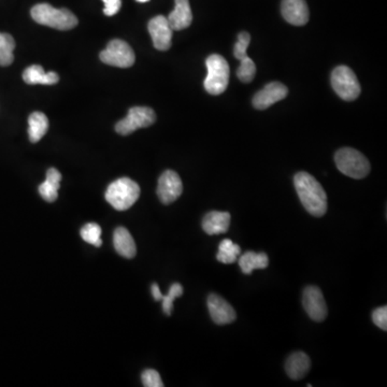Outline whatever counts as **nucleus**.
<instances>
[{
  "instance_id": "obj_1",
  "label": "nucleus",
  "mask_w": 387,
  "mask_h": 387,
  "mask_svg": "<svg viewBox=\"0 0 387 387\" xmlns=\"http://www.w3.org/2000/svg\"><path fill=\"white\" fill-rule=\"evenodd\" d=\"M294 184L305 209L315 218L325 215L327 195L319 181L308 172H301L296 174Z\"/></svg>"
},
{
  "instance_id": "obj_2",
  "label": "nucleus",
  "mask_w": 387,
  "mask_h": 387,
  "mask_svg": "<svg viewBox=\"0 0 387 387\" xmlns=\"http://www.w3.org/2000/svg\"><path fill=\"white\" fill-rule=\"evenodd\" d=\"M33 21L59 31H70L77 25V19L68 9H56L49 3L36 5L31 11Z\"/></svg>"
},
{
  "instance_id": "obj_3",
  "label": "nucleus",
  "mask_w": 387,
  "mask_h": 387,
  "mask_svg": "<svg viewBox=\"0 0 387 387\" xmlns=\"http://www.w3.org/2000/svg\"><path fill=\"white\" fill-rule=\"evenodd\" d=\"M107 202L118 211H126L140 197V186L129 178L114 181L107 188Z\"/></svg>"
},
{
  "instance_id": "obj_4",
  "label": "nucleus",
  "mask_w": 387,
  "mask_h": 387,
  "mask_svg": "<svg viewBox=\"0 0 387 387\" xmlns=\"http://www.w3.org/2000/svg\"><path fill=\"white\" fill-rule=\"evenodd\" d=\"M206 75L204 85L206 92L218 96L225 92L229 83V66L227 61L218 54L210 55L206 61Z\"/></svg>"
},
{
  "instance_id": "obj_5",
  "label": "nucleus",
  "mask_w": 387,
  "mask_h": 387,
  "mask_svg": "<svg viewBox=\"0 0 387 387\" xmlns=\"http://www.w3.org/2000/svg\"><path fill=\"white\" fill-rule=\"evenodd\" d=\"M339 172L353 179H364L370 172V162L364 154L352 148H343L335 154Z\"/></svg>"
},
{
  "instance_id": "obj_6",
  "label": "nucleus",
  "mask_w": 387,
  "mask_h": 387,
  "mask_svg": "<svg viewBox=\"0 0 387 387\" xmlns=\"http://www.w3.org/2000/svg\"><path fill=\"white\" fill-rule=\"evenodd\" d=\"M331 85L335 94L345 101H353L361 95V84L356 75L347 66H339L331 73Z\"/></svg>"
},
{
  "instance_id": "obj_7",
  "label": "nucleus",
  "mask_w": 387,
  "mask_h": 387,
  "mask_svg": "<svg viewBox=\"0 0 387 387\" xmlns=\"http://www.w3.org/2000/svg\"><path fill=\"white\" fill-rule=\"evenodd\" d=\"M103 63L119 68H128L132 67L136 61L134 51L129 47L128 43L120 39H114L107 45L99 55Z\"/></svg>"
},
{
  "instance_id": "obj_8",
  "label": "nucleus",
  "mask_w": 387,
  "mask_h": 387,
  "mask_svg": "<svg viewBox=\"0 0 387 387\" xmlns=\"http://www.w3.org/2000/svg\"><path fill=\"white\" fill-rule=\"evenodd\" d=\"M156 121V114L149 107H132L129 109L126 118L115 125V130L122 136L132 134L139 128L151 126Z\"/></svg>"
},
{
  "instance_id": "obj_9",
  "label": "nucleus",
  "mask_w": 387,
  "mask_h": 387,
  "mask_svg": "<svg viewBox=\"0 0 387 387\" xmlns=\"http://www.w3.org/2000/svg\"><path fill=\"white\" fill-rule=\"evenodd\" d=\"M303 303L310 319L315 321H323L326 319L328 310L324 295L319 287H305L303 291Z\"/></svg>"
},
{
  "instance_id": "obj_10",
  "label": "nucleus",
  "mask_w": 387,
  "mask_h": 387,
  "mask_svg": "<svg viewBox=\"0 0 387 387\" xmlns=\"http://www.w3.org/2000/svg\"><path fill=\"white\" fill-rule=\"evenodd\" d=\"M183 192V183L176 172L166 170L158 180V195L164 204L176 202Z\"/></svg>"
},
{
  "instance_id": "obj_11",
  "label": "nucleus",
  "mask_w": 387,
  "mask_h": 387,
  "mask_svg": "<svg viewBox=\"0 0 387 387\" xmlns=\"http://www.w3.org/2000/svg\"><path fill=\"white\" fill-rule=\"evenodd\" d=\"M149 33L152 37L155 49L167 51L172 47V31L169 22L164 15L153 17L148 24Z\"/></svg>"
},
{
  "instance_id": "obj_12",
  "label": "nucleus",
  "mask_w": 387,
  "mask_h": 387,
  "mask_svg": "<svg viewBox=\"0 0 387 387\" xmlns=\"http://www.w3.org/2000/svg\"><path fill=\"white\" fill-rule=\"evenodd\" d=\"M289 94V89L280 82L268 83L254 96L253 106L258 110H265L275 105L278 101L283 100Z\"/></svg>"
},
{
  "instance_id": "obj_13",
  "label": "nucleus",
  "mask_w": 387,
  "mask_h": 387,
  "mask_svg": "<svg viewBox=\"0 0 387 387\" xmlns=\"http://www.w3.org/2000/svg\"><path fill=\"white\" fill-rule=\"evenodd\" d=\"M208 309L215 324H230L237 319L235 309L223 297L216 294H211L208 297Z\"/></svg>"
},
{
  "instance_id": "obj_14",
  "label": "nucleus",
  "mask_w": 387,
  "mask_h": 387,
  "mask_svg": "<svg viewBox=\"0 0 387 387\" xmlns=\"http://www.w3.org/2000/svg\"><path fill=\"white\" fill-rule=\"evenodd\" d=\"M282 15L287 23L303 26L309 22V8L305 0H282Z\"/></svg>"
},
{
  "instance_id": "obj_15",
  "label": "nucleus",
  "mask_w": 387,
  "mask_h": 387,
  "mask_svg": "<svg viewBox=\"0 0 387 387\" xmlns=\"http://www.w3.org/2000/svg\"><path fill=\"white\" fill-rule=\"evenodd\" d=\"M229 225L230 214L228 212L211 211L202 220V229L210 236L225 234Z\"/></svg>"
},
{
  "instance_id": "obj_16",
  "label": "nucleus",
  "mask_w": 387,
  "mask_h": 387,
  "mask_svg": "<svg viewBox=\"0 0 387 387\" xmlns=\"http://www.w3.org/2000/svg\"><path fill=\"white\" fill-rule=\"evenodd\" d=\"M172 31L188 29L192 22V9L188 0H176L174 11L167 17Z\"/></svg>"
},
{
  "instance_id": "obj_17",
  "label": "nucleus",
  "mask_w": 387,
  "mask_h": 387,
  "mask_svg": "<svg viewBox=\"0 0 387 387\" xmlns=\"http://www.w3.org/2000/svg\"><path fill=\"white\" fill-rule=\"evenodd\" d=\"M310 367L309 356L303 352H296L287 358L285 370L291 380H301L307 376Z\"/></svg>"
},
{
  "instance_id": "obj_18",
  "label": "nucleus",
  "mask_w": 387,
  "mask_h": 387,
  "mask_svg": "<svg viewBox=\"0 0 387 387\" xmlns=\"http://www.w3.org/2000/svg\"><path fill=\"white\" fill-rule=\"evenodd\" d=\"M114 249L123 257L134 258L136 256L137 248L134 238L125 227H118L113 234Z\"/></svg>"
},
{
  "instance_id": "obj_19",
  "label": "nucleus",
  "mask_w": 387,
  "mask_h": 387,
  "mask_svg": "<svg viewBox=\"0 0 387 387\" xmlns=\"http://www.w3.org/2000/svg\"><path fill=\"white\" fill-rule=\"evenodd\" d=\"M23 80L27 84L31 85H53L59 82V77L54 71L45 73L43 67L39 66V65H33V66L26 68L25 71H24Z\"/></svg>"
},
{
  "instance_id": "obj_20",
  "label": "nucleus",
  "mask_w": 387,
  "mask_h": 387,
  "mask_svg": "<svg viewBox=\"0 0 387 387\" xmlns=\"http://www.w3.org/2000/svg\"><path fill=\"white\" fill-rule=\"evenodd\" d=\"M61 174L55 168H50L47 172V179L39 186L41 197L47 202H54L59 197V190L61 188Z\"/></svg>"
},
{
  "instance_id": "obj_21",
  "label": "nucleus",
  "mask_w": 387,
  "mask_h": 387,
  "mask_svg": "<svg viewBox=\"0 0 387 387\" xmlns=\"http://www.w3.org/2000/svg\"><path fill=\"white\" fill-rule=\"evenodd\" d=\"M268 265H269V257L266 253L247 252L239 258V266L244 275H251L256 269H265Z\"/></svg>"
},
{
  "instance_id": "obj_22",
  "label": "nucleus",
  "mask_w": 387,
  "mask_h": 387,
  "mask_svg": "<svg viewBox=\"0 0 387 387\" xmlns=\"http://www.w3.org/2000/svg\"><path fill=\"white\" fill-rule=\"evenodd\" d=\"M29 140L36 144L47 134L49 128V120L47 115L41 112H33L29 118Z\"/></svg>"
},
{
  "instance_id": "obj_23",
  "label": "nucleus",
  "mask_w": 387,
  "mask_h": 387,
  "mask_svg": "<svg viewBox=\"0 0 387 387\" xmlns=\"http://www.w3.org/2000/svg\"><path fill=\"white\" fill-rule=\"evenodd\" d=\"M240 253H241V249L238 244L234 243L232 240L224 239L218 245L216 258L220 263L234 264L237 261Z\"/></svg>"
},
{
  "instance_id": "obj_24",
  "label": "nucleus",
  "mask_w": 387,
  "mask_h": 387,
  "mask_svg": "<svg viewBox=\"0 0 387 387\" xmlns=\"http://www.w3.org/2000/svg\"><path fill=\"white\" fill-rule=\"evenodd\" d=\"M15 41L12 36L0 33V66H9L13 63Z\"/></svg>"
},
{
  "instance_id": "obj_25",
  "label": "nucleus",
  "mask_w": 387,
  "mask_h": 387,
  "mask_svg": "<svg viewBox=\"0 0 387 387\" xmlns=\"http://www.w3.org/2000/svg\"><path fill=\"white\" fill-rule=\"evenodd\" d=\"M81 237L87 243L92 244L94 247H101V227L96 223H89L83 226L81 229Z\"/></svg>"
},
{
  "instance_id": "obj_26",
  "label": "nucleus",
  "mask_w": 387,
  "mask_h": 387,
  "mask_svg": "<svg viewBox=\"0 0 387 387\" xmlns=\"http://www.w3.org/2000/svg\"><path fill=\"white\" fill-rule=\"evenodd\" d=\"M182 294H183L182 285L179 283L172 284L168 294L166 296H162V311H164L165 314L168 315V317L172 314L174 299L182 296Z\"/></svg>"
},
{
  "instance_id": "obj_27",
  "label": "nucleus",
  "mask_w": 387,
  "mask_h": 387,
  "mask_svg": "<svg viewBox=\"0 0 387 387\" xmlns=\"http://www.w3.org/2000/svg\"><path fill=\"white\" fill-rule=\"evenodd\" d=\"M239 68L237 69V75L239 80L243 83H250L256 75L255 63L249 56L241 59Z\"/></svg>"
},
{
  "instance_id": "obj_28",
  "label": "nucleus",
  "mask_w": 387,
  "mask_h": 387,
  "mask_svg": "<svg viewBox=\"0 0 387 387\" xmlns=\"http://www.w3.org/2000/svg\"><path fill=\"white\" fill-rule=\"evenodd\" d=\"M141 379H142V383H144V386L146 387H162L164 386V383H162V378H160V373L158 371L154 370V369H146L141 374Z\"/></svg>"
},
{
  "instance_id": "obj_29",
  "label": "nucleus",
  "mask_w": 387,
  "mask_h": 387,
  "mask_svg": "<svg viewBox=\"0 0 387 387\" xmlns=\"http://www.w3.org/2000/svg\"><path fill=\"white\" fill-rule=\"evenodd\" d=\"M372 321L382 331H387V307L378 308L372 312Z\"/></svg>"
},
{
  "instance_id": "obj_30",
  "label": "nucleus",
  "mask_w": 387,
  "mask_h": 387,
  "mask_svg": "<svg viewBox=\"0 0 387 387\" xmlns=\"http://www.w3.org/2000/svg\"><path fill=\"white\" fill-rule=\"evenodd\" d=\"M103 1L105 3L103 13L107 17H112V15H116L122 7V0H103Z\"/></svg>"
},
{
  "instance_id": "obj_31",
  "label": "nucleus",
  "mask_w": 387,
  "mask_h": 387,
  "mask_svg": "<svg viewBox=\"0 0 387 387\" xmlns=\"http://www.w3.org/2000/svg\"><path fill=\"white\" fill-rule=\"evenodd\" d=\"M151 291H152L153 297H154L155 301H160L162 299V291H160V287H158V284L154 283L152 284V287H151Z\"/></svg>"
},
{
  "instance_id": "obj_32",
  "label": "nucleus",
  "mask_w": 387,
  "mask_h": 387,
  "mask_svg": "<svg viewBox=\"0 0 387 387\" xmlns=\"http://www.w3.org/2000/svg\"><path fill=\"white\" fill-rule=\"evenodd\" d=\"M136 1H138V3H148L150 0H136Z\"/></svg>"
}]
</instances>
